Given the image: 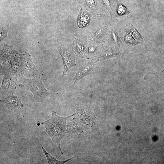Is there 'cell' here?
I'll return each mask as SVG.
<instances>
[{"mask_svg": "<svg viewBox=\"0 0 164 164\" xmlns=\"http://www.w3.org/2000/svg\"><path fill=\"white\" fill-rule=\"evenodd\" d=\"M90 20L89 15L81 9L80 11L77 20L79 27L83 28L87 26L89 23Z\"/></svg>", "mask_w": 164, "mask_h": 164, "instance_id": "10", "label": "cell"}, {"mask_svg": "<svg viewBox=\"0 0 164 164\" xmlns=\"http://www.w3.org/2000/svg\"><path fill=\"white\" fill-rule=\"evenodd\" d=\"M1 63V73L3 80L1 89L9 92L16 89V83L18 79L9 68L8 63L3 61Z\"/></svg>", "mask_w": 164, "mask_h": 164, "instance_id": "3", "label": "cell"}, {"mask_svg": "<svg viewBox=\"0 0 164 164\" xmlns=\"http://www.w3.org/2000/svg\"><path fill=\"white\" fill-rule=\"evenodd\" d=\"M0 101L3 103V106L5 108L9 110L20 109L24 106L21 102V98L15 96L12 92L8 93L6 97Z\"/></svg>", "mask_w": 164, "mask_h": 164, "instance_id": "7", "label": "cell"}, {"mask_svg": "<svg viewBox=\"0 0 164 164\" xmlns=\"http://www.w3.org/2000/svg\"><path fill=\"white\" fill-rule=\"evenodd\" d=\"M43 151L44 154L45 155L48 164H64L69 161L73 159L74 157L64 161H60L57 160L55 158L52 156L46 151L43 146L42 147Z\"/></svg>", "mask_w": 164, "mask_h": 164, "instance_id": "12", "label": "cell"}, {"mask_svg": "<svg viewBox=\"0 0 164 164\" xmlns=\"http://www.w3.org/2000/svg\"><path fill=\"white\" fill-rule=\"evenodd\" d=\"M112 40L115 45H116L117 46L120 44L121 41H120L119 38L117 35L116 32H113L112 35Z\"/></svg>", "mask_w": 164, "mask_h": 164, "instance_id": "13", "label": "cell"}, {"mask_svg": "<svg viewBox=\"0 0 164 164\" xmlns=\"http://www.w3.org/2000/svg\"><path fill=\"white\" fill-rule=\"evenodd\" d=\"M58 51L62 57L64 64L62 77L66 75L69 70L76 66L73 54L64 45L60 46Z\"/></svg>", "mask_w": 164, "mask_h": 164, "instance_id": "5", "label": "cell"}, {"mask_svg": "<svg viewBox=\"0 0 164 164\" xmlns=\"http://www.w3.org/2000/svg\"><path fill=\"white\" fill-rule=\"evenodd\" d=\"M85 49L84 43L77 40L74 41L73 49L77 56L81 58H84Z\"/></svg>", "mask_w": 164, "mask_h": 164, "instance_id": "9", "label": "cell"}, {"mask_svg": "<svg viewBox=\"0 0 164 164\" xmlns=\"http://www.w3.org/2000/svg\"><path fill=\"white\" fill-rule=\"evenodd\" d=\"M19 62L22 75L30 79L41 77L43 75L36 68L30 54H19Z\"/></svg>", "mask_w": 164, "mask_h": 164, "instance_id": "4", "label": "cell"}, {"mask_svg": "<svg viewBox=\"0 0 164 164\" xmlns=\"http://www.w3.org/2000/svg\"><path fill=\"white\" fill-rule=\"evenodd\" d=\"M125 42L131 46H134L143 43L144 38L132 25L126 31L124 37Z\"/></svg>", "mask_w": 164, "mask_h": 164, "instance_id": "6", "label": "cell"}, {"mask_svg": "<svg viewBox=\"0 0 164 164\" xmlns=\"http://www.w3.org/2000/svg\"><path fill=\"white\" fill-rule=\"evenodd\" d=\"M119 53L111 48L106 47L103 48L101 57V60H105L112 58L116 57Z\"/></svg>", "mask_w": 164, "mask_h": 164, "instance_id": "11", "label": "cell"}, {"mask_svg": "<svg viewBox=\"0 0 164 164\" xmlns=\"http://www.w3.org/2000/svg\"><path fill=\"white\" fill-rule=\"evenodd\" d=\"M97 62V61H94L82 65L77 72L73 83H75L84 76L91 74L94 72L95 64Z\"/></svg>", "mask_w": 164, "mask_h": 164, "instance_id": "8", "label": "cell"}, {"mask_svg": "<svg viewBox=\"0 0 164 164\" xmlns=\"http://www.w3.org/2000/svg\"><path fill=\"white\" fill-rule=\"evenodd\" d=\"M94 50H95V49L94 48H91L89 49L90 51L91 52H94Z\"/></svg>", "mask_w": 164, "mask_h": 164, "instance_id": "15", "label": "cell"}, {"mask_svg": "<svg viewBox=\"0 0 164 164\" xmlns=\"http://www.w3.org/2000/svg\"><path fill=\"white\" fill-rule=\"evenodd\" d=\"M51 118L47 121L40 123L46 129V132L54 143L57 144L62 155L60 142L64 137H68L72 135L71 120L72 115L67 117H63L57 115L55 112H52Z\"/></svg>", "mask_w": 164, "mask_h": 164, "instance_id": "1", "label": "cell"}, {"mask_svg": "<svg viewBox=\"0 0 164 164\" xmlns=\"http://www.w3.org/2000/svg\"><path fill=\"white\" fill-rule=\"evenodd\" d=\"M19 85L22 89L31 92L37 102H43L51 94L45 89L40 77L30 79L29 83L24 84H20Z\"/></svg>", "mask_w": 164, "mask_h": 164, "instance_id": "2", "label": "cell"}, {"mask_svg": "<svg viewBox=\"0 0 164 164\" xmlns=\"http://www.w3.org/2000/svg\"><path fill=\"white\" fill-rule=\"evenodd\" d=\"M117 12L120 15H124L128 12L127 9L123 5L119 3H118L117 5Z\"/></svg>", "mask_w": 164, "mask_h": 164, "instance_id": "14", "label": "cell"}]
</instances>
